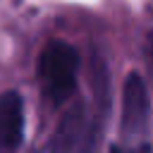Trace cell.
<instances>
[{"label":"cell","mask_w":153,"mask_h":153,"mask_svg":"<svg viewBox=\"0 0 153 153\" xmlns=\"http://www.w3.org/2000/svg\"><path fill=\"white\" fill-rule=\"evenodd\" d=\"M79 53L65 41H50L38 60V79L43 93L53 103H65L76 88Z\"/></svg>","instance_id":"obj_1"},{"label":"cell","mask_w":153,"mask_h":153,"mask_svg":"<svg viewBox=\"0 0 153 153\" xmlns=\"http://www.w3.org/2000/svg\"><path fill=\"white\" fill-rule=\"evenodd\" d=\"M148 129V91L141 74L131 72L124 81L122 91V117H120V134L124 141H136L146 136Z\"/></svg>","instance_id":"obj_2"},{"label":"cell","mask_w":153,"mask_h":153,"mask_svg":"<svg viewBox=\"0 0 153 153\" xmlns=\"http://www.w3.org/2000/svg\"><path fill=\"white\" fill-rule=\"evenodd\" d=\"M24 141V100L17 91L0 93V151H14Z\"/></svg>","instance_id":"obj_3"},{"label":"cell","mask_w":153,"mask_h":153,"mask_svg":"<svg viewBox=\"0 0 153 153\" xmlns=\"http://www.w3.org/2000/svg\"><path fill=\"white\" fill-rule=\"evenodd\" d=\"M81 122H84V108L81 105H74L60 122L57 131H55V141L53 146L57 148H74L79 136H81Z\"/></svg>","instance_id":"obj_4"}]
</instances>
